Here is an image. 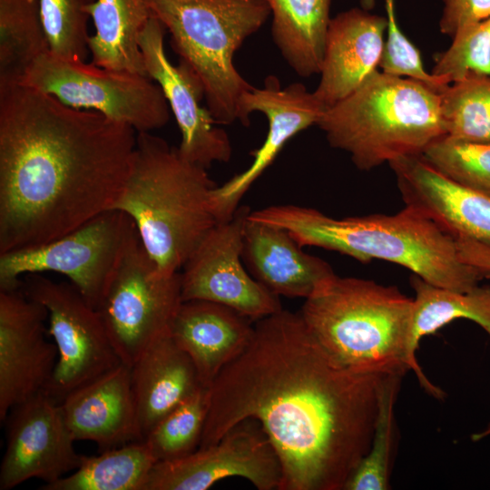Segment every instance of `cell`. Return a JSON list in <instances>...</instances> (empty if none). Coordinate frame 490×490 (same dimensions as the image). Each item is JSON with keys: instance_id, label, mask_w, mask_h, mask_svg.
I'll return each mask as SVG.
<instances>
[{"instance_id": "26", "label": "cell", "mask_w": 490, "mask_h": 490, "mask_svg": "<svg viewBox=\"0 0 490 490\" xmlns=\"http://www.w3.org/2000/svg\"><path fill=\"white\" fill-rule=\"evenodd\" d=\"M415 290L410 334V354L416 359L419 341L455 319H469L490 336V285H476L466 291L434 286L416 275L410 279Z\"/></svg>"}, {"instance_id": "8", "label": "cell", "mask_w": 490, "mask_h": 490, "mask_svg": "<svg viewBox=\"0 0 490 490\" xmlns=\"http://www.w3.org/2000/svg\"><path fill=\"white\" fill-rule=\"evenodd\" d=\"M19 83L70 107L100 113L136 132L162 128L170 119L168 102L148 75L103 68L49 51L26 68Z\"/></svg>"}, {"instance_id": "5", "label": "cell", "mask_w": 490, "mask_h": 490, "mask_svg": "<svg viewBox=\"0 0 490 490\" xmlns=\"http://www.w3.org/2000/svg\"><path fill=\"white\" fill-rule=\"evenodd\" d=\"M217 185L207 169L151 132H137L123 188L113 209L132 220L140 240L164 274L180 272L218 221L211 207Z\"/></svg>"}, {"instance_id": "9", "label": "cell", "mask_w": 490, "mask_h": 490, "mask_svg": "<svg viewBox=\"0 0 490 490\" xmlns=\"http://www.w3.org/2000/svg\"><path fill=\"white\" fill-rule=\"evenodd\" d=\"M137 235L125 212L105 211L48 243L1 253L0 290L20 289L22 276L52 271L67 277L96 309Z\"/></svg>"}, {"instance_id": "20", "label": "cell", "mask_w": 490, "mask_h": 490, "mask_svg": "<svg viewBox=\"0 0 490 490\" xmlns=\"http://www.w3.org/2000/svg\"><path fill=\"white\" fill-rule=\"evenodd\" d=\"M59 406L74 440L92 441L101 452L142 441L131 367L123 363L74 390Z\"/></svg>"}, {"instance_id": "35", "label": "cell", "mask_w": 490, "mask_h": 490, "mask_svg": "<svg viewBox=\"0 0 490 490\" xmlns=\"http://www.w3.org/2000/svg\"><path fill=\"white\" fill-rule=\"evenodd\" d=\"M387 18V38L378 67L389 75L415 80L432 91L441 93L450 83L442 77L427 73L419 50L402 33L395 15L394 0H386Z\"/></svg>"}, {"instance_id": "27", "label": "cell", "mask_w": 490, "mask_h": 490, "mask_svg": "<svg viewBox=\"0 0 490 490\" xmlns=\"http://www.w3.org/2000/svg\"><path fill=\"white\" fill-rule=\"evenodd\" d=\"M145 441H135L83 456L80 466L55 482L44 484L43 490H143L156 463Z\"/></svg>"}, {"instance_id": "28", "label": "cell", "mask_w": 490, "mask_h": 490, "mask_svg": "<svg viewBox=\"0 0 490 490\" xmlns=\"http://www.w3.org/2000/svg\"><path fill=\"white\" fill-rule=\"evenodd\" d=\"M47 51L40 0H0V83L19 82Z\"/></svg>"}, {"instance_id": "16", "label": "cell", "mask_w": 490, "mask_h": 490, "mask_svg": "<svg viewBox=\"0 0 490 490\" xmlns=\"http://www.w3.org/2000/svg\"><path fill=\"white\" fill-rule=\"evenodd\" d=\"M7 417V442L0 466L1 490L13 489L32 478L50 484L80 466L83 456L74 449L75 440L60 406L44 391L15 406Z\"/></svg>"}, {"instance_id": "12", "label": "cell", "mask_w": 490, "mask_h": 490, "mask_svg": "<svg viewBox=\"0 0 490 490\" xmlns=\"http://www.w3.org/2000/svg\"><path fill=\"white\" fill-rule=\"evenodd\" d=\"M251 211L239 207L205 235L181 272V300L227 306L251 320L282 309L279 299L249 273L241 257L244 223Z\"/></svg>"}, {"instance_id": "19", "label": "cell", "mask_w": 490, "mask_h": 490, "mask_svg": "<svg viewBox=\"0 0 490 490\" xmlns=\"http://www.w3.org/2000/svg\"><path fill=\"white\" fill-rule=\"evenodd\" d=\"M387 29V16L354 7L331 18L320 80L313 92L329 108L377 70Z\"/></svg>"}, {"instance_id": "3", "label": "cell", "mask_w": 490, "mask_h": 490, "mask_svg": "<svg viewBox=\"0 0 490 490\" xmlns=\"http://www.w3.org/2000/svg\"><path fill=\"white\" fill-rule=\"evenodd\" d=\"M249 217L288 230L300 246L337 251L361 262H393L451 290H468L490 277L462 260L454 236L407 205L395 214L341 219L312 208L275 205L250 211Z\"/></svg>"}, {"instance_id": "15", "label": "cell", "mask_w": 490, "mask_h": 490, "mask_svg": "<svg viewBox=\"0 0 490 490\" xmlns=\"http://www.w3.org/2000/svg\"><path fill=\"white\" fill-rule=\"evenodd\" d=\"M46 308L20 289L0 290V420L44 391L58 358L45 338Z\"/></svg>"}, {"instance_id": "36", "label": "cell", "mask_w": 490, "mask_h": 490, "mask_svg": "<svg viewBox=\"0 0 490 490\" xmlns=\"http://www.w3.org/2000/svg\"><path fill=\"white\" fill-rule=\"evenodd\" d=\"M439 30L451 39L490 17V0H443Z\"/></svg>"}, {"instance_id": "34", "label": "cell", "mask_w": 490, "mask_h": 490, "mask_svg": "<svg viewBox=\"0 0 490 490\" xmlns=\"http://www.w3.org/2000/svg\"><path fill=\"white\" fill-rule=\"evenodd\" d=\"M470 73L490 74V17L456 34L431 71L449 83Z\"/></svg>"}, {"instance_id": "37", "label": "cell", "mask_w": 490, "mask_h": 490, "mask_svg": "<svg viewBox=\"0 0 490 490\" xmlns=\"http://www.w3.org/2000/svg\"><path fill=\"white\" fill-rule=\"evenodd\" d=\"M462 260L490 274V246L467 238H456Z\"/></svg>"}, {"instance_id": "31", "label": "cell", "mask_w": 490, "mask_h": 490, "mask_svg": "<svg viewBox=\"0 0 490 490\" xmlns=\"http://www.w3.org/2000/svg\"><path fill=\"white\" fill-rule=\"evenodd\" d=\"M210 387H204L166 415L146 436L157 462L173 461L196 451L210 406Z\"/></svg>"}, {"instance_id": "2", "label": "cell", "mask_w": 490, "mask_h": 490, "mask_svg": "<svg viewBox=\"0 0 490 490\" xmlns=\"http://www.w3.org/2000/svg\"><path fill=\"white\" fill-rule=\"evenodd\" d=\"M136 131L19 82L0 83V254L40 246L113 209Z\"/></svg>"}, {"instance_id": "39", "label": "cell", "mask_w": 490, "mask_h": 490, "mask_svg": "<svg viewBox=\"0 0 490 490\" xmlns=\"http://www.w3.org/2000/svg\"><path fill=\"white\" fill-rule=\"evenodd\" d=\"M490 435V426L486 428V430L481 432V433H478V434H475L473 435V440H479L483 437H485L486 436H489Z\"/></svg>"}, {"instance_id": "32", "label": "cell", "mask_w": 490, "mask_h": 490, "mask_svg": "<svg viewBox=\"0 0 490 490\" xmlns=\"http://www.w3.org/2000/svg\"><path fill=\"white\" fill-rule=\"evenodd\" d=\"M421 156L451 181L490 198V143L444 135L432 142Z\"/></svg>"}, {"instance_id": "14", "label": "cell", "mask_w": 490, "mask_h": 490, "mask_svg": "<svg viewBox=\"0 0 490 490\" xmlns=\"http://www.w3.org/2000/svg\"><path fill=\"white\" fill-rule=\"evenodd\" d=\"M241 106L249 123L253 112L267 117L268 133L262 145L251 152L250 165L211 191V207L218 223L232 219L244 194L274 162L284 145L299 132L317 125L328 109L301 83L282 88L275 75H269L262 87H253L247 92Z\"/></svg>"}, {"instance_id": "17", "label": "cell", "mask_w": 490, "mask_h": 490, "mask_svg": "<svg viewBox=\"0 0 490 490\" xmlns=\"http://www.w3.org/2000/svg\"><path fill=\"white\" fill-rule=\"evenodd\" d=\"M164 26L153 15L140 38L145 70L162 89L181 133L178 147L186 160L208 169L213 162L230 160L232 147L228 133L207 108L201 105L203 89L183 64L173 65L163 44Z\"/></svg>"}, {"instance_id": "24", "label": "cell", "mask_w": 490, "mask_h": 490, "mask_svg": "<svg viewBox=\"0 0 490 490\" xmlns=\"http://www.w3.org/2000/svg\"><path fill=\"white\" fill-rule=\"evenodd\" d=\"M94 24L88 48L103 68L148 75L140 47L152 14L145 0H95L87 8Z\"/></svg>"}, {"instance_id": "23", "label": "cell", "mask_w": 490, "mask_h": 490, "mask_svg": "<svg viewBox=\"0 0 490 490\" xmlns=\"http://www.w3.org/2000/svg\"><path fill=\"white\" fill-rule=\"evenodd\" d=\"M131 381L142 440L166 415L205 387L192 360L170 333L147 347L131 366Z\"/></svg>"}, {"instance_id": "22", "label": "cell", "mask_w": 490, "mask_h": 490, "mask_svg": "<svg viewBox=\"0 0 490 490\" xmlns=\"http://www.w3.org/2000/svg\"><path fill=\"white\" fill-rule=\"evenodd\" d=\"M250 318L208 300L182 301L170 336L192 360L205 387L247 348L253 335Z\"/></svg>"}, {"instance_id": "7", "label": "cell", "mask_w": 490, "mask_h": 490, "mask_svg": "<svg viewBox=\"0 0 490 490\" xmlns=\"http://www.w3.org/2000/svg\"><path fill=\"white\" fill-rule=\"evenodd\" d=\"M170 33L172 45L199 80L217 123L248 126L242 99L252 86L233 57L270 15L266 0H145Z\"/></svg>"}, {"instance_id": "18", "label": "cell", "mask_w": 490, "mask_h": 490, "mask_svg": "<svg viewBox=\"0 0 490 490\" xmlns=\"http://www.w3.org/2000/svg\"><path fill=\"white\" fill-rule=\"evenodd\" d=\"M388 164L405 205L421 211L455 238L490 246V198L451 181L421 155Z\"/></svg>"}, {"instance_id": "10", "label": "cell", "mask_w": 490, "mask_h": 490, "mask_svg": "<svg viewBox=\"0 0 490 490\" xmlns=\"http://www.w3.org/2000/svg\"><path fill=\"white\" fill-rule=\"evenodd\" d=\"M181 302V272H162L137 235L96 309L122 362L131 367L147 347L170 333Z\"/></svg>"}, {"instance_id": "29", "label": "cell", "mask_w": 490, "mask_h": 490, "mask_svg": "<svg viewBox=\"0 0 490 490\" xmlns=\"http://www.w3.org/2000/svg\"><path fill=\"white\" fill-rule=\"evenodd\" d=\"M439 95L446 135L490 143V74H467Z\"/></svg>"}, {"instance_id": "21", "label": "cell", "mask_w": 490, "mask_h": 490, "mask_svg": "<svg viewBox=\"0 0 490 490\" xmlns=\"http://www.w3.org/2000/svg\"><path fill=\"white\" fill-rule=\"evenodd\" d=\"M286 230L248 218L242 232L243 263L273 294L308 299L336 273L324 260L308 254Z\"/></svg>"}, {"instance_id": "38", "label": "cell", "mask_w": 490, "mask_h": 490, "mask_svg": "<svg viewBox=\"0 0 490 490\" xmlns=\"http://www.w3.org/2000/svg\"><path fill=\"white\" fill-rule=\"evenodd\" d=\"M361 7L366 10H372L375 5V0H360Z\"/></svg>"}, {"instance_id": "1", "label": "cell", "mask_w": 490, "mask_h": 490, "mask_svg": "<svg viewBox=\"0 0 490 490\" xmlns=\"http://www.w3.org/2000/svg\"><path fill=\"white\" fill-rule=\"evenodd\" d=\"M381 377L341 366L299 312L282 309L257 320L211 385L199 448L255 419L279 458V490H344L370 447Z\"/></svg>"}, {"instance_id": "25", "label": "cell", "mask_w": 490, "mask_h": 490, "mask_svg": "<svg viewBox=\"0 0 490 490\" xmlns=\"http://www.w3.org/2000/svg\"><path fill=\"white\" fill-rule=\"evenodd\" d=\"M272 14L274 44L301 77L319 74L332 0H266Z\"/></svg>"}, {"instance_id": "6", "label": "cell", "mask_w": 490, "mask_h": 490, "mask_svg": "<svg viewBox=\"0 0 490 490\" xmlns=\"http://www.w3.org/2000/svg\"><path fill=\"white\" fill-rule=\"evenodd\" d=\"M317 125L329 145L348 152L361 171L422 155L446 135L439 93L378 70L328 108Z\"/></svg>"}, {"instance_id": "11", "label": "cell", "mask_w": 490, "mask_h": 490, "mask_svg": "<svg viewBox=\"0 0 490 490\" xmlns=\"http://www.w3.org/2000/svg\"><path fill=\"white\" fill-rule=\"evenodd\" d=\"M21 289L48 311L47 333L58 358L44 392L55 403L122 363L99 312L71 282L27 274Z\"/></svg>"}, {"instance_id": "4", "label": "cell", "mask_w": 490, "mask_h": 490, "mask_svg": "<svg viewBox=\"0 0 490 490\" xmlns=\"http://www.w3.org/2000/svg\"><path fill=\"white\" fill-rule=\"evenodd\" d=\"M414 300L394 286L335 275L305 299L299 311L324 349L358 374L405 376L415 372L421 387L441 398L410 354Z\"/></svg>"}, {"instance_id": "13", "label": "cell", "mask_w": 490, "mask_h": 490, "mask_svg": "<svg viewBox=\"0 0 490 490\" xmlns=\"http://www.w3.org/2000/svg\"><path fill=\"white\" fill-rule=\"evenodd\" d=\"M233 476L249 480L259 490L279 489V458L255 419L238 423L217 443L187 456L156 462L143 490H206Z\"/></svg>"}, {"instance_id": "33", "label": "cell", "mask_w": 490, "mask_h": 490, "mask_svg": "<svg viewBox=\"0 0 490 490\" xmlns=\"http://www.w3.org/2000/svg\"><path fill=\"white\" fill-rule=\"evenodd\" d=\"M95 0H40L42 24L52 54L85 61L89 48L87 8Z\"/></svg>"}, {"instance_id": "30", "label": "cell", "mask_w": 490, "mask_h": 490, "mask_svg": "<svg viewBox=\"0 0 490 490\" xmlns=\"http://www.w3.org/2000/svg\"><path fill=\"white\" fill-rule=\"evenodd\" d=\"M403 377L397 374L382 376L370 447L347 481L344 490L390 488L396 430L395 404Z\"/></svg>"}]
</instances>
